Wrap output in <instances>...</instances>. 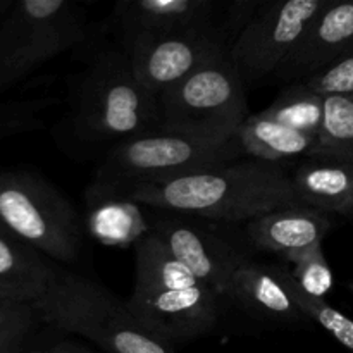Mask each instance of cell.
<instances>
[{
	"label": "cell",
	"mask_w": 353,
	"mask_h": 353,
	"mask_svg": "<svg viewBox=\"0 0 353 353\" xmlns=\"http://www.w3.org/2000/svg\"><path fill=\"white\" fill-rule=\"evenodd\" d=\"M279 271H281V278L283 281H285L286 288H288L290 295L295 300L296 305L305 312V316L309 317L312 323L324 327L338 343L343 345L348 352L353 353V321L350 317H347L345 314H341L340 310L331 307L330 303H327V300H316L307 296L305 293L299 288V285L295 283L292 272L288 271L286 265L279 264Z\"/></svg>",
	"instance_id": "7402d4cb"
},
{
	"label": "cell",
	"mask_w": 353,
	"mask_h": 353,
	"mask_svg": "<svg viewBox=\"0 0 353 353\" xmlns=\"http://www.w3.org/2000/svg\"><path fill=\"white\" fill-rule=\"evenodd\" d=\"M59 269L47 255L0 228V300L34 305Z\"/></svg>",
	"instance_id": "2e32d148"
},
{
	"label": "cell",
	"mask_w": 353,
	"mask_h": 353,
	"mask_svg": "<svg viewBox=\"0 0 353 353\" xmlns=\"http://www.w3.org/2000/svg\"><path fill=\"white\" fill-rule=\"evenodd\" d=\"M240 157L243 155L234 138L224 145H212L164 131L141 134L100 159L85 190V203L130 196L138 186L168 181Z\"/></svg>",
	"instance_id": "277c9868"
},
{
	"label": "cell",
	"mask_w": 353,
	"mask_h": 353,
	"mask_svg": "<svg viewBox=\"0 0 353 353\" xmlns=\"http://www.w3.org/2000/svg\"><path fill=\"white\" fill-rule=\"evenodd\" d=\"M261 6L255 0H231L217 23L179 33L134 34L117 43L130 54L138 81L159 95L196 69L230 57L234 40Z\"/></svg>",
	"instance_id": "52a82bcc"
},
{
	"label": "cell",
	"mask_w": 353,
	"mask_h": 353,
	"mask_svg": "<svg viewBox=\"0 0 353 353\" xmlns=\"http://www.w3.org/2000/svg\"><path fill=\"white\" fill-rule=\"evenodd\" d=\"M327 2L330 0L262 2L238 34L228 57L245 85L255 86L274 78Z\"/></svg>",
	"instance_id": "8fae6325"
},
{
	"label": "cell",
	"mask_w": 353,
	"mask_h": 353,
	"mask_svg": "<svg viewBox=\"0 0 353 353\" xmlns=\"http://www.w3.org/2000/svg\"><path fill=\"white\" fill-rule=\"evenodd\" d=\"M324 103L326 97L299 81L286 85L262 112L292 130L317 137L324 121Z\"/></svg>",
	"instance_id": "44dd1931"
},
{
	"label": "cell",
	"mask_w": 353,
	"mask_h": 353,
	"mask_svg": "<svg viewBox=\"0 0 353 353\" xmlns=\"http://www.w3.org/2000/svg\"><path fill=\"white\" fill-rule=\"evenodd\" d=\"M88 16L72 0H23L0 19V95L37 69L92 40Z\"/></svg>",
	"instance_id": "5b68a950"
},
{
	"label": "cell",
	"mask_w": 353,
	"mask_h": 353,
	"mask_svg": "<svg viewBox=\"0 0 353 353\" xmlns=\"http://www.w3.org/2000/svg\"><path fill=\"white\" fill-rule=\"evenodd\" d=\"M61 100L57 97L7 100L0 103V140L16 134L30 133L43 126L45 114L50 112Z\"/></svg>",
	"instance_id": "603a6c76"
},
{
	"label": "cell",
	"mask_w": 353,
	"mask_h": 353,
	"mask_svg": "<svg viewBox=\"0 0 353 353\" xmlns=\"http://www.w3.org/2000/svg\"><path fill=\"white\" fill-rule=\"evenodd\" d=\"M33 307L43 326L78 334L105 353H176L140 326L126 300L97 279L62 265Z\"/></svg>",
	"instance_id": "3957f363"
},
{
	"label": "cell",
	"mask_w": 353,
	"mask_h": 353,
	"mask_svg": "<svg viewBox=\"0 0 353 353\" xmlns=\"http://www.w3.org/2000/svg\"><path fill=\"white\" fill-rule=\"evenodd\" d=\"M0 228L59 265L76 264L83 255L85 224L78 209L37 172L0 171Z\"/></svg>",
	"instance_id": "ba28073f"
},
{
	"label": "cell",
	"mask_w": 353,
	"mask_h": 353,
	"mask_svg": "<svg viewBox=\"0 0 353 353\" xmlns=\"http://www.w3.org/2000/svg\"><path fill=\"white\" fill-rule=\"evenodd\" d=\"M17 353H97L93 348L86 347V345L79 343L76 340H59L52 341V343L40 345V347H30L23 348Z\"/></svg>",
	"instance_id": "4316f807"
},
{
	"label": "cell",
	"mask_w": 353,
	"mask_h": 353,
	"mask_svg": "<svg viewBox=\"0 0 353 353\" xmlns=\"http://www.w3.org/2000/svg\"><path fill=\"white\" fill-rule=\"evenodd\" d=\"M128 309L140 326L168 347L210 334L221 323L226 303L199 279L162 286H134Z\"/></svg>",
	"instance_id": "30bf717a"
},
{
	"label": "cell",
	"mask_w": 353,
	"mask_h": 353,
	"mask_svg": "<svg viewBox=\"0 0 353 353\" xmlns=\"http://www.w3.org/2000/svg\"><path fill=\"white\" fill-rule=\"evenodd\" d=\"M150 234L212 288L228 307L231 278L236 269L250 261L254 250L236 224L217 223L192 214L152 209Z\"/></svg>",
	"instance_id": "9c48e42d"
},
{
	"label": "cell",
	"mask_w": 353,
	"mask_h": 353,
	"mask_svg": "<svg viewBox=\"0 0 353 353\" xmlns=\"http://www.w3.org/2000/svg\"><path fill=\"white\" fill-rule=\"evenodd\" d=\"M302 83L323 97L353 95V52Z\"/></svg>",
	"instance_id": "484cf974"
},
{
	"label": "cell",
	"mask_w": 353,
	"mask_h": 353,
	"mask_svg": "<svg viewBox=\"0 0 353 353\" xmlns=\"http://www.w3.org/2000/svg\"><path fill=\"white\" fill-rule=\"evenodd\" d=\"M130 199L150 209L192 214L236 226L300 203L285 165L247 157L138 186Z\"/></svg>",
	"instance_id": "7a4b0ae2"
},
{
	"label": "cell",
	"mask_w": 353,
	"mask_h": 353,
	"mask_svg": "<svg viewBox=\"0 0 353 353\" xmlns=\"http://www.w3.org/2000/svg\"><path fill=\"white\" fill-rule=\"evenodd\" d=\"M12 6H14L12 0H0V19H2L10 9H12Z\"/></svg>",
	"instance_id": "83f0119b"
},
{
	"label": "cell",
	"mask_w": 353,
	"mask_h": 353,
	"mask_svg": "<svg viewBox=\"0 0 353 353\" xmlns=\"http://www.w3.org/2000/svg\"><path fill=\"white\" fill-rule=\"evenodd\" d=\"M300 203L327 216L353 219V165L302 159L290 171Z\"/></svg>",
	"instance_id": "e0dca14e"
},
{
	"label": "cell",
	"mask_w": 353,
	"mask_h": 353,
	"mask_svg": "<svg viewBox=\"0 0 353 353\" xmlns=\"http://www.w3.org/2000/svg\"><path fill=\"white\" fill-rule=\"evenodd\" d=\"M157 103L161 131L202 143H228L250 116L248 86L230 59L196 69L159 93Z\"/></svg>",
	"instance_id": "8992f818"
},
{
	"label": "cell",
	"mask_w": 353,
	"mask_h": 353,
	"mask_svg": "<svg viewBox=\"0 0 353 353\" xmlns=\"http://www.w3.org/2000/svg\"><path fill=\"white\" fill-rule=\"evenodd\" d=\"M59 131L71 154L99 161L124 141L161 131L157 95L138 81L130 54L116 40L97 48L74 76Z\"/></svg>",
	"instance_id": "6da1fadb"
},
{
	"label": "cell",
	"mask_w": 353,
	"mask_h": 353,
	"mask_svg": "<svg viewBox=\"0 0 353 353\" xmlns=\"http://www.w3.org/2000/svg\"><path fill=\"white\" fill-rule=\"evenodd\" d=\"M353 52V2L330 0L310 23L274 79L283 85L305 81Z\"/></svg>",
	"instance_id": "5bb4252c"
},
{
	"label": "cell",
	"mask_w": 353,
	"mask_h": 353,
	"mask_svg": "<svg viewBox=\"0 0 353 353\" xmlns=\"http://www.w3.org/2000/svg\"><path fill=\"white\" fill-rule=\"evenodd\" d=\"M241 155L255 161L283 164L292 159H307L316 147L317 137L300 133L264 112L250 114L234 133Z\"/></svg>",
	"instance_id": "ac0fdd59"
},
{
	"label": "cell",
	"mask_w": 353,
	"mask_h": 353,
	"mask_svg": "<svg viewBox=\"0 0 353 353\" xmlns=\"http://www.w3.org/2000/svg\"><path fill=\"white\" fill-rule=\"evenodd\" d=\"M307 159L353 165V95L326 97L323 126Z\"/></svg>",
	"instance_id": "ffe728a7"
},
{
	"label": "cell",
	"mask_w": 353,
	"mask_h": 353,
	"mask_svg": "<svg viewBox=\"0 0 353 353\" xmlns=\"http://www.w3.org/2000/svg\"><path fill=\"white\" fill-rule=\"evenodd\" d=\"M292 265L293 269L290 272L299 288L310 299L326 300V296L333 290L334 279L330 262L324 257L323 247L309 252Z\"/></svg>",
	"instance_id": "d4e9b609"
},
{
	"label": "cell",
	"mask_w": 353,
	"mask_h": 353,
	"mask_svg": "<svg viewBox=\"0 0 353 353\" xmlns=\"http://www.w3.org/2000/svg\"><path fill=\"white\" fill-rule=\"evenodd\" d=\"M228 307L269 326H305L310 323L290 295L279 264H264L250 259L231 278Z\"/></svg>",
	"instance_id": "9a60e30c"
},
{
	"label": "cell",
	"mask_w": 353,
	"mask_h": 353,
	"mask_svg": "<svg viewBox=\"0 0 353 353\" xmlns=\"http://www.w3.org/2000/svg\"><path fill=\"white\" fill-rule=\"evenodd\" d=\"M43 326L33 305L0 300V353H17Z\"/></svg>",
	"instance_id": "cb8c5ba5"
},
{
	"label": "cell",
	"mask_w": 353,
	"mask_h": 353,
	"mask_svg": "<svg viewBox=\"0 0 353 353\" xmlns=\"http://www.w3.org/2000/svg\"><path fill=\"white\" fill-rule=\"evenodd\" d=\"M85 231L109 248H134L150 234V219L130 196H109L86 203Z\"/></svg>",
	"instance_id": "d6986e66"
},
{
	"label": "cell",
	"mask_w": 353,
	"mask_h": 353,
	"mask_svg": "<svg viewBox=\"0 0 353 353\" xmlns=\"http://www.w3.org/2000/svg\"><path fill=\"white\" fill-rule=\"evenodd\" d=\"M331 230L333 216L303 203L272 210L243 224V234L252 250L272 254L286 264L323 247Z\"/></svg>",
	"instance_id": "4fadbf2b"
},
{
	"label": "cell",
	"mask_w": 353,
	"mask_h": 353,
	"mask_svg": "<svg viewBox=\"0 0 353 353\" xmlns=\"http://www.w3.org/2000/svg\"><path fill=\"white\" fill-rule=\"evenodd\" d=\"M228 3V2H226ZM226 3L219 0H131L117 2L107 17L112 40L134 34H169L217 23Z\"/></svg>",
	"instance_id": "7c38bea8"
}]
</instances>
